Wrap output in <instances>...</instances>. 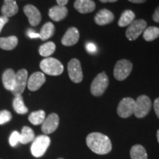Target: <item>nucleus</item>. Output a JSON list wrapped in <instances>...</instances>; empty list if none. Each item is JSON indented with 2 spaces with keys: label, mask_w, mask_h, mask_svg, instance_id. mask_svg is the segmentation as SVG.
Wrapping results in <instances>:
<instances>
[{
  "label": "nucleus",
  "mask_w": 159,
  "mask_h": 159,
  "mask_svg": "<svg viewBox=\"0 0 159 159\" xmlns=\"http://www.w3.org/2000/svg\"><path fill=\"white\" fill-rule=\"evenodd\" d=\"M57 159H64V158H57Z\"/></svg>",
  "instance_id": "obj_40"
},
{
  "label": "nucleus",
  "mask_w": 159,
  "mask_h": 159,
  "mask_svg": "<svg viewBox=\"0 0 159 159\" xmlns=\"http://www.w3.org/2000/svg\"><path fill=\"white\" fill-rule=\"evenodd\" d=\"M74 7L80 13H88L94 11L96 5L92 0H76Z\"/></svg>",
  "instance_id": "obj_17"
},
{
  "label": "nucleus",
  "mask_w": 159,
  "mask_h": 159,
  "mask_svg": "<svg viewBox=\"0 0 159 159\" xmlns=\"http://www.w3.org/2000/svg\"><path fill=\"white\" fill-rule=\"evenodd\" d=\"M133 69V64L128 60H120L117 61L114 67V75L117 80L122 81L130 74Z\"/></svg>",
  "instance_id": "obj_6"
},
{
  "label": "nucleus",
  "mask_w": 159,
  "mask_h": 159,
  "mask_svg": "<svg viewBox=\"0 0 159 159\" xmlns=\"http://www.w3.org/2000/svg\"><path fill=\"white\" fill-rule=\"evenodd\" d=\"M130 157L132 159H148V154L144 147L136 144L131 148Z\"/></svg>",
  "instance_id": "obj_23"
},
{
  "label": "nucleus",
  "mask_w": 159,
  "mask_h": 159,
  "mask_svg": "<svg viewBox=\"0 0 159 159\" xmlns=\"http://www.w3.org/2000/svg\"><path fill=\"white\" fill-rule=\"evenodd\" d=\"M86 144L89 148L96 154H108L112 150L110 139L100 133H91L86 137Z\"/></svg>",
  "instance_id": "obj_1"
},
{
  "label": "nucleus",
  "mask_w": 159,
  "mask_h": 159,
  "mask_svg": "<svg viewBox=\"0 0 159 159\" xmlns=\"http://www.w3.org/2000/svg\"><path fill=\"white\" fill-rule=\"evenodd\" d=\"M143 33V38L147 41H154L159 37V28L156 27H149Z\"/></svg>",
  "instance_id": "obj_28"
},
{
  "label": "nucleus",
  "mask_w": 159,
  "mask_h": 159,
  "mask_svg": "<svg viewBox=\"0 0 159 159\" xmlns=\"http://www.w3.org/2000/svg\"><path fill=\"white\" fill-rule=\"evenodd\" d=\"M135 101V116L137 118H143L146 116L152 107L150 99L146 95H141Z\"/></svg>",
  "instance_id": "obj_4"
},
{
  "label": "nucleus",
  "mask_w": 159,
  "mask_h": 159,
  "mask_svg": "<svg viewBox=\"0 0 159 159\" xmlns=\"http://www.w3.org/2000/svg\"><path fill=\"white\" fill-rule=\"evenodd\" d=\"M35 138L34 131L30 128V127L25 126L23 127L21 130V134H20L19 142L23 144H28V143L33 142Z\"/></svg>",
  "instance_id": "obj_21"
},
{
  "label": "nucleus",
  "mask_w": 159,
  "mask_h": 159,
  "mask_svg": "<svg viewBox=\"0 0 159 159\" xmlns=\"http://www.w3.org/2000/svg\"><path fill=\"white\" fill-rule=\"evenodd\" d=\"M24 13L27 16L31 26L35 27L41 21V14L37 7L34 5H27L24 7Z\"/></svg>",
  "instance_id": "obj_12"
},
{
  "label": "nucleus",
  "mask_w": 159,
  "mask_h": 159,
  "mask_svg": "<svg viewBox=\"0 0 159 159\" xmlns=\"http://www.w3.org/2000/svg\"><path fill=\"white\" fill-rule=\"evenodd\" d=\"M55 44L52 41L43 43L39 47V54L43 57H49L55 52Z\"/></svg>",
  "instance_id": "obj_27"
},
{
  "label": "nucleus",
  "mask_w": 159,
  "mask_h": 159,
  "mask_svg": "<svg viewBox=\"0 0 159 159\" xmlns=\"http://www.w3.org/2000/svg\"><path fill=\"white\" fill-rule=\"evenodd\" d=\"M153 106L156 116L159 118V98H157L156 100H155Z\"/></svg>",
  "instance_id": "obj_34"
},
{
  "label": "nucleus",
  "mask_w": 159,
  "mask_h": 159,
  "mask_svg": "<svg viewBox=\"0 0 159 159\" xmlns=\"http://www.w3.org/2000/svg\"><path fill=\"white\" fill-rule=\"evenodd\" d=\"M157 139H158V142L159 143V130L157 131Z\"/></svg>",
  "instance_id": "obj_39"
},
{
  "label": "nucleus",
  "mask_w": 159,
  "mask_h": 159,
  "mask_svg": "<svg viewBox=\"0 0 159 159\" xmlns=\"http://www.w3.org/2000/svg\"><path fill=\"white\" fill-rule=\"evenodd\" d=\"M86 47L87 51H88L89 52L93 53V52H95L97 51V47L92 43H88L86 44V47Z\"/></svg>",
  "instance_id": "obj_33"
},
{
  "label": "nucleus",
  "mask_w": 159,
  "mask_h": 159,
  "mask_svg": "<svg viewBox=\"0 0 159 159\" xmlns=\"http://www.w3.org/2000/svg\"><path fill=\"white\" fill-rule=\"evenodd\" d=\"M152 19L156 22H159V7H157L156 11H155L153 16H152Z\"/></svg>",
  "instance_id": "obj_35"
},
{
  "label": "nucleus",
  "mask_w": 159,
  "mask_h": 159,
  "mask_svg": "<svg viewBox=\"0 0 159 159\" xmlns=\"http://www.w3.org/2000/svg\"><path fill=\"white\" fill-rule=\"evenodd\" d=\"M79 38L80 33L76 27H70L66 32L65 35H63L61 40V42L63 45L69 47V46L76 44L78 42Z\"/></svg>",
  "instance_id": "obj_14"
},
{
  "label": "nucleus",
  "mask_w": 159,
  "mask_h": 159,
  "mask_svg": "<svg viewBox=\"0 0 159 159\" xmlns=\"http://www.w3.org/2000/svg\"><path fill=\"white\" fill-rule=\"evenodd\" d=\"M56 1H57V3L58 4V5L65 6L67 3H68L69 0H56Z\"/></svg>",
  "instance_id": "obj_36"
},
{
  "label": "nucleus",
  "mask_w": 159,
  "mask_h": 159,
  "mask_svg": "<svg viewBox=\"0 0 159 159\" xmlns=\"http://www.w3.org/2000/svg\"><path fill=\"white\" fill-rule=\"evenodd\" d=\"M19 40L16 36L0 38V48L4 50H12L18 45Z\"/></svg>",
  "instance_id": "obj_20"
},
{
  "label": "nucleus",
  "mask_w": 159,
  "mask_h": 159,
  "mask_svg": "<svg viewBox=\"0 0 159 159\" xmlns=\"http://www.w3.org/2000/svg\"><path fill=\"white\" fill-rule=\"evenodd\" d=\"M68 73L72 82L79 83L83 80V70L78 59L73 58L68 63Z\"/></svg>",
  "instance_id": "obj_10"
},
{
  "label": "nucleus",
  "mask_w": 159,
  "mask_h": 159,
  "mask_svg": "<svg viewBox=\"0 0 159 159\" xmlns=\"http://www.w3.org/2000/svg\"><path fill=\"white\" fill-rule=\"evenodd\" d=\"M135 16H135L134 12L130 11V10H127V11L123 12L122 14L121 15L120 19L118 21V25L121 27L129 26L134 21Z\"/></svg>",
  "instance_id": "obj_22"
},
{
  "label": "nucleus",
  "mask_w": 159,
  "mask_h": 159,
  "mask_svg": "<svg viewBox=\"0 0 159 159\" xmlns=\"http://www.w3.org/2000/svg\"><path fill=\"white\" fill-rule=\"evenodd\" d=\"M136 101L130 97L122 99L119 103L117 114L122 118H128L134 114Z\"/></svg>",
  "instance_id": "obj_9"
},
{
  "label": "nucleus",
  "mask_w": 159,
  "mask_h": 159,
  "mask_svg": "<svg viewBox=\"0 0 159 159\" xmlns=\"http://www.w3.org/2000/svg\"><path fill=\"white\" fill-rule=\"evenodd\" d=\"M45 81L46 77L43 73L37 71L31 75L30 78L27 80V88L30 91H35L42 86Z\"/></svg>",
  "instance_id": "obj_13"
},
{
  "label": "nucleus",
  "mask_w": 159,
  "mask_h": 159,
  "mask_svg": "<svg viewBox=\"0 0 159 159\" xmlns=\"http://www.w3.org/2000/svg\"><path fill=\"white\" fill-rule=\"evenodd\" d=\"M20 134L18 131H13L9 139V143L12 147L16 146V144L19 142Z\"/></svg>",
  "instance_id": "obj_30"
},
{
  "label": "nucleus",
  "mask_w": 159,
  "mask_h": 159,
  "mask_svg": "<svg viewBox=\"0 0 159 159\" xmlns=\"http://www.w3.org/2000/svg\"><path fill=\"white\" fill-rule=\"evenodd\" d=\"M102 3H106V2H115L117 0H99Z\"/></svg>",
  "instance_id": "obj_38"
},
{
  "label": "nucleus",
  "mask_w": 159,
  "mask_h": 159,
  "mask_svg": "<svg viewBox=\"0 0 159 159\" xmlns=\"http://www.w3.org/2000/svg\"><path fill=\"white\" fill-rule=\"evenodd\" d=\"M147 27V22L143 19L135 20L129 25L126 30V37L130 41L137 39Z\"/></svg>",
  "instance_id": "obj_8"
},
{
  "label": "nucleus",
  "mask_w": 159,
  "mask_h": 159,
  "mask_svg": "<svg viewBox=\"0 0 159 159\" xmlns=\"http://www.w3.org/2000/svg\"><path fill=\"white\" fill-rule=\"evenodd\" d=\"M68 9L66 6L56 5L49 9V16L55 21H60L66 17Z\"/></svg>",
  "instance_id": "obj_16"
},
{
  "label": "nucleus",
  "mask_w": 159,
  "mask_h": 159,
  "mask_svg": "<svg viewBox=\"0 0 159 159\" xmlns=\"http://www.w3.org/2000/svg\"><path fill=\"white\" fill-rule=\"evenodd\" d=\"M16 73L12 69H8L4 71L2 75V83L4 87L7 90L12 91L15 85Z\"/></svg>",
  "instance_id": "obj_19"
},
{
  "label": "nucleus",
  "mask_w": 159,
  "mask_h": 159,
  "mask_svg": "<svg viewBox=\"0 0 159 159\" xmlns=\"http://www.w3.org/2000/svg\"><path fill=\"white\" fill-rule=\"evenodd\" d=\"M46 118V114L43 110L32 112L28 117L29 121L34 125L42 124Z\"/></svg>",
  "instance_id": "obj_25"
},
{
  "label": "nucleus",
  "mask_w": 159,
  "mask_h": 159,
  "mask_svg": "<svg viewBox=\"0 0 159 159\" xmlns=\"http://www.w3.org/2000/svg\"><path fill=\"white\" fill-rule=\"evenodd\" d=\"M19 11V7L16 0H4L2 7V13L6 17H11L16 14Z\"/></svg>",
  "instance_id": "obj_18"
},
{
  "label": "nucleus",
  "mask_w": 159,
  "mask_h": 159,
  "mask_svg": "<svg viewBox=\"0 0 159 159\" xmlns=\"http://www.w3.org/2000/svg\"><path fill=\"white\" fill-rule=\"evenodd\" d=\"M55 33V26L52 22H47L43 26L40 31V38L42 41L49 39L54 35Z\"/></svg>",
  "instance_id": "obj_24"
},
{
  "label": "nucleus",
  "mask_w": 159,
  "mask_h": 159,
  "mask_svg": "<svg viewBox=\"0 0 159 159\" xmlns=\"http://www.w3.org/2000/svg\"><path fill=\"white\" fill-rule=\"evenodd\" d=\"M114 16L112 12L107 9L99 11L94 17L95 23L98 25H105L114 21Z\"/></svg>",
  "instance_id": "obj_15"
},
{
  "label": "nucleus",
  "mask_w": 159,
  "mask_h": 159,
  "mask_svg": "<svg viewBox=\"0 0 159 159\" xmlns=\"http://www.w3.org/2000/svg\"><path fill=\"white\" fill-rule=\"evenodd\" d=\"M50 138L47 135H40L33 140L31 145L32 155L35 158H40L44 155L50 144Z\"/></svg>",
  "instance_id": "obj_3"
},
{
  "label": "nucleus",
  "mask_w": 159,
  "mask_h": 159,
  "mask_svg": "<svg viewBox=\"0 0 159 159\" xmlns=\"http://www.w3.org/2000/svg\"><path fill=\"white\" fill-rule=\"evenodd\" d=\"M108 77L105 72L99 73L93 80L91 85V92L94 96L99 97L103 94L108 85Z\"/></svg>",
  "instance_id": "obj_5"
},
{
  "label": "nucleus",
  "mask_w": 159,
  "mask_h": 159,
  "mask_svg": "<svg viewBox=\"0 0 159 159\" xmlns=\"http://www.w3.org/2000/svg\"><path fill=\"white\" fill-rule=\"evenodd\" d=\"M12 119V114L9 111L3 110L0 111V125H4Z\"/></svg>",
  "instance_id": "obj_29"
},
{
  "label": "nucleus",
  "mask_w": 159,
  "mask_h": 159,
  "mask_svg": "<svg viewBox=\"0 0 159 159\" xmlns=\"http://www.w3.org/2000/svg\"><path fill=\"white\" fill-rule=\"evenodd\" d=\"M130 2L133 3H136V4H140V3H144L147 0H128Z\"/></svg>",
  "instance_id": "obj_37"
},
{
  "label": "nucleus",
  "mask_w": 159,
  "mask_h": 159,
  "mask_svg": "<svg viewBox=\"0 0 159 159\" xmlns=\"http://www.w3.org/2000/svg\"><path fill=\"white\" fill-rule=\"evenodd\" d=\"M27 36L30 39H37V38H40V35L39 33H36V32L33 30L30 29L27 30Z\"/></svg>",
  "instance_id": "obj_31"
},
{
  "label": "nucleus",
  "mask_w": 159,
  "mask_h": 159,
  "mask_svg": "<svg viewBox=\"0 0 159 159\" xmlns=\"http://www.w3.org/2000/svg\"><path fill=\"white\" fill-rule=\"evenodd\" d=\"M59 125V116L56 114H51L46 117L42 123L41 130L43 134L47 135L55 132Z\"/></svg>",
  "instance_id": "obj_11"
},
{
  "label": "nucleus",
  "mask_w": 159,
  "mask_h": 159,
  "mask_svg": "<svg viewBox=\"0 0 159 159\" xmlns=\"http://www.w3.org/2000/svg\"><path fill=\"white\" fill-rule=\"evenodd\" d=\"M7 21H8V18L5 16H0V33H1L2 30L4 26L7 23Z\"/></svg>",
  "instance_id": "obj_32"
},
{
  "label": "nucleus",
  "mask_w": 159,
  "mask_h": 159,
  "mask_svg": "<svg viewBox=\"0 0 159 159\" xmlns=\"http://www.w3.org/2000/svg\"><path fill=\"white\" fill-rule=\"evenodd\" d=\"M27 76H28V72L25 69H21L18 71L17 73H16L15 85L11 91L12 94L15 97L21 96L24 92L27 84V80H28Z\"/></svg>",
  "instance_id": "obj_7"
},
{
  "label": "nucleus",
  "mask_w": 159,
  "mask_h": 159,
  "mask_svg": "<svg viewBox=\"0 0 159 159\" xmlns=\"http://www.w3.org/2000/svg\"><path fill=\"white\" fill-rule=\"evenodd\" d=\"M40 68L45 74L51 76H57L63 71V66L61 61L53 57H46L40 63Z\"/></svg>",
  "instance_id": "obj_2"
},
{
  "label": "nucleus",
  "mask_w": 159,
  "mask_h": 159,
  "mask_svg": "<svg viewBox=\"0 0 159 159\" xmlns=\"http://www.w3.org/2000/svg\"><path fill=\"white\" fill-rule=\"evenodd\" d=\"M13 106L16 112L19 114H25L28 112V109L25 106L21 95L15 97L13 102Z\"/></svg>",
  "instance_id": "obj_26"
}]
</instances>
